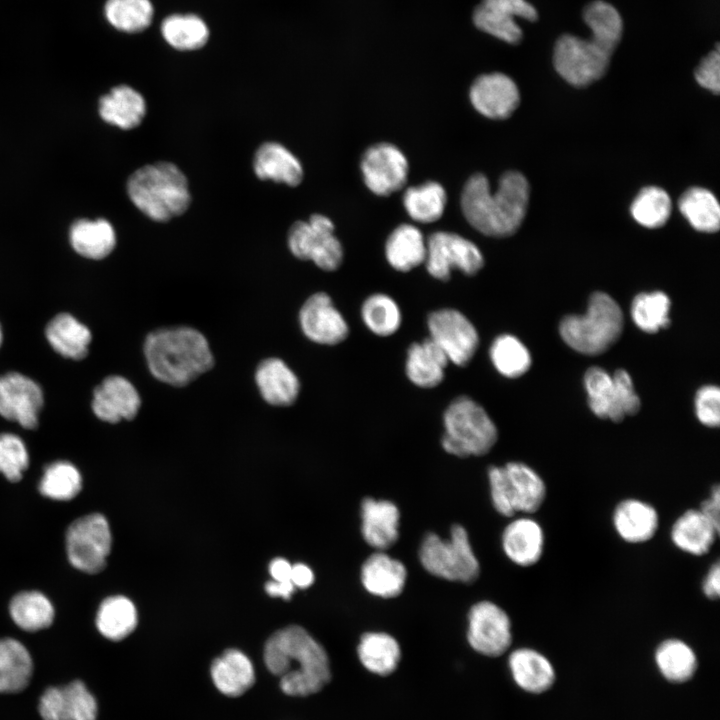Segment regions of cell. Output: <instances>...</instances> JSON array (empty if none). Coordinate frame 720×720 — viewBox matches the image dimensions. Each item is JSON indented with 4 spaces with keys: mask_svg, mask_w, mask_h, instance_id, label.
I'll return each instance as SVG.
<instances>
[{
    "mask_svg": "<svg viewBox=\"0 0 720 720\" xmlns=\"http://www.w3.org/2000/svg\"><path fill=\"white\" fill-rule=\"evenodd\" d=\"M583 19L591 29V38L564 34L556 41L553 51L556 71L576 87L587 86L606 73L623 31L617 9L602 0L589 3L584 8Z\"/></svg>",
    "mask_w": 720,
    "mask_h": 720,
    "instance_id": "1",
    "label": "cell"
},
{
    "mask_svg": "<svg viewBox=\"0 0 720 720\" xmlns=\"http://www.w3.org/2000/svg\"><path fill=\"white\" fill-rule=\"evenodd\" d=\"M264 661L289 696L315 694L331 679L325 649L301 626L291 625L272 634L265 644Z\"/></svg>",
    "mask_w": 720,
    "mask_h": 720,
    "instance_id": "2",
    "label": "cell"
},
{
    "mask_svg": "<svg viewBox=\"0 0 720 720\" xmlns=\"http://www.w3.org/2000/svg\"><path fill=\"white\" fill-rule=\"evenodd\" d=\"M529 194V183L519 172L503 174L494 194L487 178L483 174H475L463 188L461 208L469 224L482 234L506 237L521 226Z\"/></svg>",
    "mask_w": 720,
    "mask_h": 720,
    "instance_id": "3",
    "label": "cell"
},
{
    "mask_svg": "<svg viewBox=\"0 0 720 720\" xmlns=\"http://www.w3.org/2000/svg\"><path fill=\"white\" fill-rule=\"evenodd\" d=\"M144 355L152 376L174 387L188 385L214 365L205 336L186 326L150 332L144 342Z\"/></svg>",
    "mask_w": 720,
    "mask_h": 720,
    "instance_id": "4",
    "label": "cell"
},
{
    "mask_svg": "<svg viewBox=\"0 0 720 720\" xmlns=\"http://www.w3.org/2000/svg\"><path fill=\"white\" fill-rule=\"evenodd\" d=\"M127 192L134 205L157 222L183 214L191 202L186 176L175 164L165 161L133 172L127 182Z\"/></svg>",
    "mask_w": 720,
    "mask_h": 720,
    "instance_id": "5",
    "label": "cell"
},
{
    "mask_svg": "<svg viewBox=\"0 0 720 720\" xmlns=\"http://www.w3.org/2000/svg\"><path fill=\"white\" fill-rule=\"evenodd\" d=\"M623 314L619 304L604 292L593 293L584 315H567L559 325L560 336L573 350L598 355L621 336Z\"/></svg>",
    "mask_w": 720,
    "mask_h": 720,
    "instance_id": "6",
    "label": "cell"
},
{
    "mask_svg": "<svg viewBox=\"0 0 720 720\" xmlns=\"http://www.w3.org/2000/svg\"><path fill=\"white\" fill-rule=\"evenodd\" d=\"M443 449L457 457L482 456L495 445L498 431L486 410L474 399L460 396L443 414Z\"/></svg>",
    "mask_w": 720,
    "mask_h": 720,
    "instance_id": "7",
    "label": "cell"
},
{
    "mask_svg": "<svg viewBox=\"0 0 720 720\" xmlns=\"http://www.w3.org/2000/svg\"><path fill=\"white\" fill-rule=\"evenodd\" d=\"M488 479L492 504L502 516L533 514L543 505L547 488L543 478L529 465L512 461L491 466Z\"/></svg>",
    "mask_w": 720,
    "mask_h": 720,
    "instance_id": "8",
    "label": "cell"
},
{
    "mask_svg": "<svg viewBox=\"0 0 720 720\" xmlns=\"http://www.w3.org/2000/svg\"><path fill=\"white\" fill-rule=\"evenodd\" d=\"M419 560L428 573L448 581L471 583L480 574L468 533L459 524L451 527L449 539L433 532L426 534L419 548Z\"/></svg>",
    "mask_w": 720,
    "mask_h": 720,
    "instance_id": "9",
    "label": "cell"
},
{
    "mask_svg": "<svg viewBox=\"0 0 720 720\" xmlns=\"http://www.w3.org/2000/svg\"><path fill=\"white\" fill-rule=\"evenodd\" d=\"M112 545L107 519L99 513L82 516L73 521L66 532L69 562L76 569L96 574L106 565Z\"/></svg>",
    "mask_w": 720,
    "mask_h": 720,
    "instance_id": "10",
    "label": "cell"
},
{
    "mask_svg": "<svg viewBox=\"0 0 720 720\" xmlns=\"http://www.w3.org/2000/svg\"><path fill=\"white\" fill-rule=\"evenodd\" d=\"M288 246L301 260H311L324 271H334L343 261L342 245L334 235L332 221L314 214L307 222L297 221L289 229Z\"/></svg>",
    "mask_w": 720,
    "mask_h": 720,
    "instance_id": "11",
    "label": "cell"
},
{
    "mask_svg": "<svg viewBox=\"0 0 720 720\" xmlns=\"http://www.w3.org/2000/svg\"><path fill=\"white\" fill-rule=\"evenodd\" d=\"M430 339L444 352L449 362L464 367L474 357L479 334L473 323L460 311L442 308L427 317Z\"/></svg>",
    "mask_w": 720,
    "mask_h": 720,
    "instance_id": "12",
    "label": "cell"
},
{
    "mask_svg": "<svg viewBox=\"0 0 720 720\" xmlns=\"http://www.w3.org/2000/svg\"><path fill=\"white\" fill-rule=\"evenodd\" d=\"M425 265L428 273L442 281L457 268L466 275L476 274L484 265L479 248L468 239L450 232H436L426 241Z\"/></svg>",
    "mask_w": 720,
    "mask_h": 720,
    "instance_id": "13",
    "label": "cell"
},
{
    "mask_svg": "<svg viewBox=\"0 0 720 720\" xmlns=\"http://www.w3.org/2000/svg\"><path fill=\"white\" fill-rule=\"evenodd\" d=\"M512 623L507 612L488 600L475 603L468 613L467 641L488 657L504 654L512 643Z\"/></svg>",
    "mask_w": 720,
    "mask_h": 720,
    "instance_id": "14",
    "label": "cell"
},
{
    "mask_svg": "<svg viewBox=\"0 0 720 720\" xmlns=\"http://www.w3.org/2000/svg\"><path fill=\"white\" fill-rule=\"evenodd\" d=\"M361 170L366 186L376 195L387 196L405 185L409 168L406 157L396 146L379 143L365 151Z\"/></svg>",
    "mask_w": 720,
    "mask_h": 720,
    "instance_id": "15",
    "label": "cell"
},
{
    "mask_svg": "<svg viewBox=\"0 0 720 720\" xmlns=\"http://www.w3.org/2000/svg\"><path fill=\"white\" fill-rule=\"evenodd\" d=\"M43 403L42 389L31 378L18 372L0 376V416L3 418L25 429H35Z\"/></svg>",
    "mask_w": 720,
    "mask_h": 720,
    "instance_id": "16",
    "label": "cell"
},
{
    "mask_svg": "<svg viewBox=\"0 0 720 720\" xmlns=\"http://www.w3.org/2000/svg\"><path fill=\"white\" fill-rule=\"evenodd\" d=\"M515 17L535 21L538 13L526 0H482L473 12L478 29L510 44L518 43L522 38Z\"/></svg>",
    "mask_w": 720,
    "mask_h": 720,
    "instance_id": "17",
    "label": "cell"
},
{
    "mask_svg": "<svg viewBox=\"0 0 720 720\" xmlns=\"http://www.w3.org/2000/svg\"><path fill=\"white\" fill-rule=\"evenodd\" d=\"M299 324L303 334L321 345H337L349 334V326L324 292L311 295L299 311Z\"/></svg>",
    "mask_w": 720,
    "mask_h": 720,
    "instance_id": "18",
    "label": "cell"
},
{
    "mask_svg": "<svg viewBox=\"0 0 720 720\" xmlns=\"http://www.w3.org/2000/svg\"><path fill=\"white\" fill-rule=\"evenodd\" d=\"M97 712V701L81 680L47 688L39 701L43 720H96Z\"/></svg>",
    "mask_w": 720,
    "mask_h": 720,
    "instance_id": "19",
    "label": "cell"
},
{
    "mask_svg": "<svg viewBox=\"0 0 720 720\" xmlns=\"http://www.w3.org/2000/svg\"><path fill=\"white\" fill-rule=\"evenodd\" d=\"M140 406L141 398L136 388L119 375L106 377L94 389L91 403L95 416L111 424L134 419Z\"/></svg>",
    "mask_w": 720,
    "mask_h": 720,
    "instance_id": "20",
    "label": "cell"
},
{
    "mask_svg": "<svg viewBox=\"0 0 720 720\" xmlns=\"http://www.w3.org/2000/svg\"><path fill=\"white\" fill-rule=\"evenodd\" d=\"M475 109L491 119H506L518 107L520 94L515 82L499 72L479 76L471 86Z\"/></svg>",
    "mask_w": 720,
    "mask_h": 720,
    "instance_id": "21",
    "label": "cell"
},
{
    "mask_svg": "<svg viewBox=\"0 0 720 720\" xmlns=\"http://www.w3.org/2000/svg\"><path fill=\"white\" fill-rule=\"evenodd\" d=\"M501 546L512 563L520 567H531L543 556L545 533L537 520L528 516L518 517L505 526Z\"/></svg>",
    "mask_w": 720,
    "mask_h": 720,
    "instance_id": "22",
    "label": "cell"
},
{
    "mask_svg": "<svg viewBox=\"0 0 720 720\" xmlns=\"http://www.w3.org/2000/svg\"><path fill=\"white\" fill-rule=\"evenodd\" d=\"M659 522L656 508L637 498L623 499L612 513V524L617 535L629 544L650 541L658 531Z\"/></svg>",
    "mask_w": 720,
    "mask_h": 720,
    "instance_id": "23",
    "label": "cell"
},
{
    "mask_svg": "<svg viewBox=\"0 0 720 720\" xmlns=\"http://www.w3.org/2000/svg\"><path fill=\"white\" fill-rule=\"evenodd\" d=\"M361 519V533L369 546L383 551L398 540L400 512L393 502L369 497L363 499Z\"/></svg>",
    "mask_w": 720,
    "mask_h": 720,
    "instance_id": "24",
    "label": "cell"
},
{
    "mask_svg": "<svg viewBox=\"0 0 720 720\" xmlns=\"http://www.w3.org/2000/svg\"><path fill=\"white\" fill-rule=\"evenodd\" d=\"M360 577L368 593L381 598H394L404 589L407 570L398 559L384 551H377L362 564Z\"/></svg>",
    "mask_w": 720,
    "mask_h": 720,
    "instance_id": "25",
    "label": "cell"
},
{
    "mask_svg": "<svg viewBox=\"0 0 720 720\" xmlns=\"http://www.w3.org/2000/svg\"><path fill=\"white\" fill-rule=\"evenodd\" d=\"M255 381L260 395L269 405L286 407L298 398L300 382L296 374L279 358L263 360L257 366Z\"/></svg>",
    "mask_w": 720,
    "mask_h": 720,
    "instance_id": "26",
    "label": "cell"
},
{
    "mask_svg": "<svg viewBox=\"0 0 720 720\" xmlns=\"http://www.w3.org/2000/svg\"><path fill=\"white\" fill-rule=\"evenodd\" d=\"M719 534L714 525L698 508L684 511L673 523L670 538L675 547L692 556L707 554Z\"/></svg>",
    "mask_w": 720,
    "mask_h": 720,
    "instance_id": "27",
    "label": "cell"
},
{
    "mask_svg": "<svg viewBox=\"0 0 720 720\" xmlns=\"http://www.w3.org/2000/svg\"><path fill=\"white\" fill-rule=\"evenodd\" d=\"M508 666L515 683L524 691L539 694L551 688L555 670L549 659L539 651L523 647L514 650Z\"/></svg>",
    "mask_w": 720,
    "mask_h": 720,
    "instance_id": "28",
    "label": "cell"
},
{
    "mask_svg": "<svg viewBox=\"0 0 720 720\" xmlns=\"http://www.w3.org/2000/svg\"><path fill=\"white\" fill-rule=\"evenodd\" d=\"M449 360L444 352L430 339L415 342L407 351L405 372L407 378L420 388H434L445 377Z\"/></svg>",
    "mask_w": 720,
    "mask_h": 720,
    "instance_id": "29",
    "label": "cell"
},
{
    "mask_svg": "<svg viewBox=\"0 0 720 720\" xmlns=\"http://www.w3.org/2000/svg\"><path fill=\"white\" fill-rule=\"evenodd\" d=\"M210 673L215 687L228 697L241 696L255 682L251 660L238 649H228L216 658Z\"/></svg>",
    "mask_w": 720,
    "mask_h": 720,
    "instance_id": "30",
    "label": "cell"
},
{
    "mask_svg": "<svg viewBox=\"0 0 720 720\" xmlns=\"http://www.w3.org/2000/svg\"><path fill=\"white\" fill-rule=\"evenodd\" d=\"M253 168L259 179L273 180L288 186H297L303 179V169L299 160L287 148L276 142L263 143L257 149Z\"/></svg>",
    "mask_w": 720,
    "mask_h": 720,
    "instance_id": "31",
    "label": "cell"
},
{
    "mask_svg": "<svg viewBox=\"0 0 720 720\" xmlns=\"http://www.w3.org/2000/svg\"><path fill=\"white\" fill-rule=\"evenodd\" d=\"M146 113L143 96L132 87L119 85L99 100V114L110 125L124 130L136 128Z\"/></svg>",
    "mask_w": 720,
    "mask_h": 720,
    "instance_id": "32",
    "label": "cell"
},
{
    "mask_svg": "<svg viewBox=\"0 0 720 720\" xmlns=\"http://www.w3.org/2000/svg\"><path fill=\"white\" fill-rule=\"evenodd\" d=\"M45 336L58 354L73 360L87 356L92 339L89 328L69 313L53 317L46 326Z\"/></svg>",
    "mask_w": 720,
    "mask_h": 720,
    "instance_id": "33",
    "label": "cell"
},
{
    "mask_svg": "<svg viewBox=\"0 0 720 720\" xmlns=\"http://www.w3.org/2000/svg\"><path fill=\"white\" fill-rule=\"evenodd\" d=\"M72 248L81 256L100 260L107 257L116 245L113 226L105 219H79L69 231Z\"/></svg>",
    "mask_w": 720,
    "mask_h": 720,
    "instance_id": "34",
    "label": "cell"
},
{
    "mask_svg": "<svg viewBox=\"0 0 720 720\" xmlns=\"http://www.w3.org/2000/svg\"><path fill=\"white\" fill-rule=\"evenodd\" d=\"M32 673L33 661L27 648L16 639H0V693L24 690Z\"/></svg>",
    "mask_w": 720,
    "mask_h": 720,
    "instance_id": "35",
    "label": "cell"
},
{
    "mask_svg": "<svg viewBox=\"0 0 720 720\" xmlns=\"http://www.w3.org/2000/svg\"><path fill=\"white\" fill-rule=\"evenodd\" d=\"M357 654L361 664L379 676L392 674L401 659L397 640L384 632H367L360 638Z\"/></svg>",
    "mask_w": 720,
    "mask_h": 720,
    "instance_id": "36",
    "label": "cell"
},
{
    "mask_svg": "<svg viewBox=\"0 0 720 720\" xmlns=\"http://www.w3.org/2000/svg\"><path fill=\"white\" fill-rule=\"evenodd\" d=\"M385 254L395 270L408 272L425 262L426 241L415 226L402 224L388 237Z\"/></svg>",
    "mask_w": 720,
    "mask_h": 720,
    "instance_id": "37",
    "label": "cell"
},
{
    "mask_svg": "<svg viewBox=\"0 0 720 720\" xmlns=\"http://www.w3.org/2000/svg\"><path fill=\"white\" fill-rule=\"evenodd\" d=\"M655 663L662 676L673 683L690 680L698 666L690 645L677 638L663 640L655 650Z\"/></svg>",
    "mask_w": 720,
    "mask_h": 720,
    "instance_id": "38",
    "label": "cell"
},
{
    "mask_svg": "<svg viewBox=\"0 0 720 720\" xmlns=\"http://www.w3.org/2000/svg\"><path fill=\"white\" fill-rule=\"evenodd\" d=\"M96 625L105 638L120 641L131 634L137 626L136 608L127 597L110 596L99 606Z\"/></svg>",
    "mask_w": 720,
    "mask_h": 720,
    "instance_id": "39",
    "label": "cell"
},
{
    "mask_svg": "<svg viewBox=\"0 0 720 720\" xmlns=\"http://www.w3.org/2000/svg\"><path fill=\"white\" fill-rule=\"evenodd\" d=\"M590 410L599 418L613 422L625 416L620 409L612 375L601 367H590L584 376Z\"/></svg>",
    "mask_w": 720,
    "mask_h": 720,
    "instance_id": "40",
    "label": "cell"
},
{
    "mask_svg": "<svg viewBox=\"0 0 720 720\" xmlns=\"http://www.w3.org/2000/svg\"><path fill=\"white\" fill-rule=\"evenodd\" d=\"M9 611L15 624L28 632L49 627L55 615L50 600L38 591H24L16 594L10 602Z\"/></svg>",
    "mask_w": 720,
    "mask_h": 720,
    "instance_id": "41",
    "label": "cell"
},
{
    "mask_svg": "<svg viewBox=\"0 0 720 720\" xmlns=\"http://www.w3.org/2000/svg\"><path fill=\"white\" fill-rule=\"evenodd\" d=\"M679 210L691 226L706 233H715L720 226V207L712 192L700 187L686 190L678 202Z\"/></svg>",
    "mask_w": 720,
    "mask_h": 720,
    "instance_id": "42",
    "label": "cell"
},
{
    "mask_svg": "<svg viewBox=\"0 0 720 720\" xmlns=\"http://www.w3.org/2000/svg\"><path fill=\"white\" fill-rule=\"evenodd\" d=\"M489 356L497 372L507 378L524 375L532 363L528 348L511 334L496 337L491 344Z\"/></svg>",
    "mask_w": 720,
    "mask_h": 720,
    "instance_id": "43",
    "label": "cell"
},
{
    "mask_svg": "<svg viewBox=\"0 0 720 720\" xmlns=\"http://www.w3.org/2000/svg\"><path fill=\"white\" fill-rule=\"evenodd\" d=\"M447 196L444 188L437 182H427L418 187H410L403 196L404 207L409 216L421 223L438 220L445 209Z\"/></svg>",
    "mask_w": 720,
    "mask_h": 720,
    "instance_id": "44",
    "label": "cell"
},
{
    "mask_svg": "<svg viewBox=\"0 0 720 720\" xmlns=\"http://www.w3.org/2000/svg\"><path fill=\"white\" fill-rule=\"evenodd\" d=\"M361 318L365 326L380 337L396 333L402 322L399 305L384 293H375L365 299L361 307Z\"/></svg>",
    "mask_w": 720,
    "mask_h": 720,
    "instance_id": "45",
    "label": "cell"
},
{
    "mask_svg": "<svg viewBox=\"0 0 720 720\" xmlns=\"http://www.w3.org/2000/svg\"><path fill=\"white\" fill-rule=\"evenodd\" d=\"M670 305V299L664 292L640 293L631 304L632 320L640 330L656 333L670 324Z\"/></svg>",
    "mask_w": 720,
    "mask_h": 720,
    "instance_id": "46",
    "label": "cell"
},
{
    "mask_svg": "<svg viewBox=\"0 0 720 720\" xmlns=\"http://www.w3.org/2000/svg\"><path fill=\"white\" fill-rule=\"evenodd\" d=\"M82 488L79 470L70 462L56 461L49 464L39 483L40 493L58 501L71 500Z\"/></svg>",
    "mask_w": 720,
    "mask_h": 720,
    "instance_id": "47",
    "label": "cell"
},
{
    "mask_svg": "<svg viewBox=\"0 0 720 720\" xmlns=\"http://www.w3.org/2000/svg\"><path fill=\"white\" fill-rule=\"evenodd\" d=\"M162 34L176 49L193 50L202 47L208 38L205 23L195 15H173L162 23Z\"/></svg>",
    "mask_w": 720,
    "mask_h": 720,
    "instance_id": "48",
    "label": "cell"
},
{
    "mask_svg": "<svg viewBox=\"0 0 720 720\" xmlns=\"http://www.w3.org/2000/svg\"><path fill=\"white\" fill-rule=\"evenodd\" d=\"M671 213V200L667 192L659 187L643 188L631 205L633 218L647 228L663 226Z\"/></svg>",
    "mask_w": 720,
    "mask_h": 720,
    "instance_id": "49",
    "label": "cell"
},
{
    "mask_svg": "<svg viewBox=\"0 0 720 720\" xmlns=\"http://www.w3.org/2000/svg\"><path fill=\"white\" fill-rule=\"evenodd\" d=\"M105 14L117 29L138 32L150 24L153 7L149 0H108Z\"/></svg>",
    "mask_w": 720,
    "mask_h": 720,
    "instance_id": "50",
    "label": "cell"
},
{
    "mask_svg": "<svg viewBox=\"0 0 720 720\" xmlns=\"http://www.w3.org/2000/svg\"><path fill=\"white\" fill-rule=\"evenodd\" d=\"M29 454L22 439L13 433L0 434V473L11 482L21 480Z\"/></svg>",
    "mask_w": 720,
    "mask_h": 720,
    "instance_id": "51",
    "label": "cell"
},
{
    "mask_svg": "<svg viewBox=\"0 0 720 720\" xmlns=\"http://www.w3.org/2000/svg\"><path fill=\"white\" fill-rule=\"evenodd\" d=\"M695 413L705 426L714 428L720 423V390L716 385L702 386L695 396Z\"/></svg>",
    "mask_w": 720,
    "mask_h": 720,
    "instance_id": "52",
    "label": "cell"
},
{
    "mask_svg": "<svg viewBox=\"0 0 720 720\" xmlns=\"http://www.w3.org/2000/svg\"><path fill=\"white\" fill-rule=\"evenodd\" d=\"M696 81L703 88L718 94L720 91V54L719 44L700 61L695 69Z\"/></svg>",
    "mask_w": 720,
    "mask_h": 720,
    "instance_id": "53",
    "label": "cell"
},
{
    "mask_svg": "<svg viewBox=\"0 0 720 720\" xmlns=\"http://www.w3.org/2000/svg\"><path fill=\"white\" fill-rule=\"evenodd\" d=\"M616 388L619 406L625 416L636 414L641 406L640 399L634 389L629 373L618 369L612 375Z\"/></svg>",
    "mask_w": 720,
    "mask_h": 720,
    "instance_id": "54",
    "label": "cell"
},
{
    "mask_svg": "<svg viewBox=\"0 0 720 720\" xmlns=\"http://www.w3.org/2000/svg\"><path fill=\"white\" fill-rule=\"evenodd\" d=\"M702 592L709 600H717L720 595V565L716 561L705 574L702 584Z\"/></svg>",
    "mask_w": 720,
    "mask_h": 720,
    "instance_id": "55",
    "label": "cell"
},
{
    "mask_svg": "<svg viewBox=\"0 0 720 720\" xmlns=\"http://www.w3.org/2000/svg\"><path fill=\"white\" fill-rule=\"evenodd\" d=\"M714 525L720 527V488L714 485L708 497L701 503L698 508Z\"/></svg>",
    "mask_w": 720,
    "mask_h": 720,
    "instance_id": "56",
    "label": "cell"
},
{
    "mask_svg": "<svg viewBox=\"0 0 720 720\" xmlns=\"http://www.w3.org/2000/svg\"><path fill=\"white\" fill-rule=\"evenodd\" d=\"M290 580L295 587L305 589L314 582V573L309 566L303 563L292 565Z\"/></svg>",
    "mask_w": 720,
    "mask_h": 720,
    "instance_id": "57",
    "label": "cell"
},
{
    "mask_svg": "<svg viewBox=\"0 0 720 720\" xmlns=\"http://www.w3.org/2000/svg\"><path fill=\"white\" fill-rule=\"evenodd\" d=\"M292 565L283 558H276L269 565V572L274 581L285 582L291 581Z\"/></svg>",
    "mask_w": 720,
    "mask_h": 720,
    "instance_id": "58",
    "label": "cell"
},
{
    "mask_svg": "<svg viewBox=\"0 0 720 720\" xmlns=\"http://www.w3.org/2000/svg\"><path fill=\"white\" fill-rule=\"evenodd\" d=\"M295 586L291 581H285V582H279V581H269L265 585L266 592L273 597H282L284 599H289L292 593L294 592Z\"/></svg>",
    "mask_w": 720,
    "mask_h": 720,
    "instance_id": "59",
    "label": "cell"
},
{
    "mask_svg": "<svg viewBox=\"0 0 720 720\" xmlns=\"http://www.w3.org/2000/svg\"><path fill=\"white\" fill-rule=\"evenodd\" d=\"M2 339H3V334H2V329H1V326H0V347H1V344H2Z\"/></svg>",
    "mask_w": 720,
    "mask_h": 720,
    "instance_id": "60",
    "label": "cell"
}]
</instances>
